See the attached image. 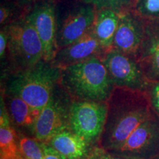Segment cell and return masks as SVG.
<instances>
[{
  "label": "cell",
  "instance_id": "obj_1",
  "mask_svg": "<svg viewBox=\"0 0 159 159\" xmlns=\"http://www.w3.org/2000/svg\"><path fill=\"white\" fill-rule=\"evenodd\" d=\"M99 147L114 153L145 120L156 114L148 91L114 87L108 100Z\"/></svg>",
  "mask_w": 159,
  "mask_h": 159
},
{
  "label": "cell",
  "instance_id": "obj_2",
  "mask_svg": "<svg viewBox=\"0 0 159 159\" xmlns=\"http://www.w3.org/2000/svg\"><path fill=\"white\" fill-rule=\"evenodd\" d=\"M59 86L71 100L107 102L114 88L102 59L91 58L61 69Z\"/></svg>",
  "mask_w": 159,
  "mask_h": 159
},
{
  "label": "cell",
  "instance_id": "obj_3",
  "mask_svg": "<svg viewBox=\"0 0 159 159\" xmlns=\"http://www.w3.org/2000/svg\"><path fill=\"white\" fill-rule=\"evenodd\" d=\"M60 76L61 69L42 60L31 68L7 75L4 90L23 99L38 118L58 84Z\"/></svg>",
  "mask_w": 159,
  "mask_h": 159
},
{
  "label": "cell",
  "instance_id": "obj_4",
  "mask_svg": "<svg viewBox=\"0 0 159 159\" xmlns=\"http://www.w3.org/2000/svg\"><path fill=\"white\" fill-rule=\"evenodd\" d=\"M8 35L7 75L30 69L43 60L41 40L30 21L23 17L4 26Z\"/></svg>",
  "mask_w": 159,
  "mask_h": 159
},
{
  "label": "cell",
  "instance_id": "obj_5",
  "mask_svg": "<svg viewBox=\"0 0 159 159\" xmlns=\"http://www.w3.org/2000/svg\"><path fill=\"white\" fill-rule=\"evenodd\" d=\"M107 112V102L71 100L69 128L94 146L102 133Z\"/></svg>",
  "mask_w": 159,
  "mask_h": 159
},
{
  "label": "cell",
  "instance_id": "obj_6",
  "mask_svg": "<svg viewBox=\"0 0 159 159\" xmlns=\"http://www.w3.org/2000/svg\"><path fill=\"white\" fill-rule=\"evenodd\" d=\"M71 102L70 97L57 84L31 128L33 137L47 143L55 135L68 128Z\"/></svg>",
  "mask_w": 159,
  "mask_h": 159
},
{
  "label": "cell",
  "instance_id": "obj_7",
  "mask_svg": "<svg viewBox=\"0 0 159 159\" xmlns=\"http://www.w3.org/2000/svg\"><path fill=\"white\" fill-rule=\"evenodd\" d=\"M102 61L114 87L148 90L152 81L146 77L135 57L112 49L105 55Z\"/></svg>",
  "mask_w": 159,
  "mask_h": 159
},
{
  "label": "cell",
  "instance_id": "obj_8",
  "mask_svg": "<svg viewBox=\"0 0 159 159\" xmlns=\"http://www.w3.org/2000/svg\"><path fill=\"white\" fill-rule=\"evenodd\" d=\"M131 159H155L159 156V116L145 120L114 153Z\"/></svg>",
  "mask_w": 159,
  "mask_h": 159
},
{
  "label": "cell",
  "instance_id": "obj_9",
  "mask_svg": "<svg viewBox=\"0 0 159 159\" xmlns=\"http://www.w3.org/2000/svg\"><path fill=\"white\" fill-rule=\"evenodd\" d=\"M26 18L35 27L43 48V60L51 62L57 51L56 7L53 0H38Z\"/></svg>",
  "mask_w": 159,
  "mask_h": 159
},
{
  "label": "cell",
  "instance_id": "obj_10",
  "mask_svg": "<svg viewBox=\"0 0 159 159\" xmlns=\"http://www.w3.org/2000/svg\"><path fill=\"white\" fill-rule=\"evenodd\" d=\"M145 19L133 11L122 13L113 41V49L137 60L144 40Z\"/></svg>",
  "mask_w": 159,
  "mask_h": 159
},
{
  "label": "cell",
  "instance_id": "obj_11",
  "mask_svg": "<svg viewBox=\"0 0 159 159\" xmlns=\"http://www.w3.org/2000/svg\"><path fill=\"white\" fill-rule=\"evenodd\" d=\"M96 12L94 6L84 3L67 13L57 25V50L74 42L90 30L94 25Z\"/></svg>",
  "mask_w": 159,
  "mask_h": 159
},
{
  "label": "cell",
  "instance_id": "obj_12",
  "mask_svg": "<svg viewBox=\"0 0 159 159\" xmlns=\"http://www.w3.org/2000/svg\"><path fill=\"white\" fill-rule=\"evenodd\" d=\"M106 53L95 35L92 27L79 39L59 49L50 63L57 68L63 69L93 57L103 59Z\"/></svg>",
  "mask_w": 159,
  "mask_h": 159
},
{
  "label": "cell",
  "instance_id": "obj_13",
  "mask_svg": "<svg viewBox=\"0 0 159 159\" xmlns=\"http://www.w3.org/2000/svg\"><path fill=\"white\" fill-rule=\"evenodd\" d=\"M137 61L150 81H159V19H145L144 40Z\"/></svg>",
  "mask_w": 159,
  "mask_h": 159
},
{
  "label": "cell",
  "instance_id": "obj_14",
  "mask_svg": "<svg viewBox=\"0 0 159 159\" xmlns=\"http://www.w3.org/2000/svg\"><path fill=\"white\" fill-rule=\"evenodd\" d=\"M47 144L51 145L67 159H87L94 147L69 128L55 135Z\"/></svg>",
  "mask_w": 159,
  "mask_h": 159
},
{
  "label": "cell",
  "instance_id": "obj_15",
  "mask_svg": "<svg viewBox=\"0 0 159 159\" xmlns=\"http://www.w3.org/2000/svg\"><path fill=\"white\" fill-rule=\"evenodd\" d=\"M122 13L111 8L97 10L93 30L107 52L113 49V41Z\"/></svg>",
  "mask_w": 159,
  "mask_h": 159
},
{
  "label": "cell",
  "instance_id": "obj_16",
  "mask_svg": "<svg viewBox=\"0 0 159 159\" xmlns=\"http://www.w3.org/2000/svg\"><path fill=\"white\" fill-rule=\"evenodd\" d=\"M1 97L3 99L13 124L18 127H29L30 128L33 127L37 116L30 106L23 99L4 89H2Z\"/></svg>",
  "mask_w": 159,
  "mask_h": 159
},
{
  "label": "cell",
  "instance_id": "obj_17",
  "mask_svg": "<svg viewBox=\"0 0 159 159\" xmlns=\"http://www.w3.org/2000/svg\"><path fill=\"white\" fill-rule=\"evenodd\" d=\"M0 153L16 159L19 155L18 136L11 125V119L1 97L0 111Z\"/></svg>",
  "mask_w": 159,
  "mask_h": 159
},
{
  "label": "cell",
  "instance_id": "obj_18",
  "mask_svg": "<svg viewBox=\"0 0 159 159\" xmlns=\"http://www.w3.org/2000/svg\"><path fill=\"white\" fill-rule=\"evenodd\" d=\"M18 147L21 156L25 159H43V142L35 137H28L23 134L18 135Z\"/></svg>",
  "mask_w": 159,
  "mask_h": 159
},
{
  "label": "cell",
  "instance_id": "obj_19",
  "mask_svg": "<svg viewBox=\"0 0 159 159\" xmlns=\"http://www.w3.org/2000/svg\"><path fill=\"white\" fill-rule=\"evenodd\" d=\"M132 11L142 19H159V0H134Z\"/></svg>",
  "mask_w": 159,
  "mask_h": 159
},
{
  "label": "cell",
  "instance_id": "obj_20",
  "mask_svg": "<svg viewBox=\"0 0 159 159\" xmlns=\"http://www.w3.org/2000/svg\"><path fill=\"white\" fill-rule=\"evenodd\" d=\"M83 3L92 5L97 10L111 8L121 13L132 11L134 0H82Z\"/></svg>",
  "mask_w": 159,
  "mask_h": 159
},
{
  "label": "cell",
  "instance_id": "obj_21",
  "mask_svg": "<svg viewBox=\"0 0 159 159\" xmlns=\"http://www.w3.org/2000/svg\"><path fill=\"white\" fill-rule=\"evenodd\" d=\"M87 159H131L125 157L116 156L108 152L99 145H94L91 149Z\"/></svg>",
  "mask_w": 159,
  "mask_h": 159
},
{
  "label": "cell",
  "instance_id": "obj_22",
  "mask_svg": "<svg viewBox=\"0 0 159 159\" xmlns=\"http://www.w3.org/2000/svg\"><path fill=\"white\" fill-rule=\"evenodd\" d=\"M148 91L152 108L159 116V81H152Z\"/></svg>",
  "mask_w": 159,
  "mask_h": 159
},
{
  "label": "cell",
  "instance_id": "obj_23",
  "mask_svg": "<svg viewBox=\"0 0 159 159\" xmlns=\"http://www.w3.org/2000/svg\"><path fill=\"white\" fill-rule=\"evenodd\" d=\"M7 46H8V35L5 27H2L0 32V58L2 66L5 67L7 63Z\"/></svg>",
  "mask_w": 159,
  "mask_h": 159
},
{
  "label": "cell",
  "instance_id": "obj_24",
  "mask_svg": "<svg viewBox=\"0 0 159 159\" xmlns=\"http://www.w3.org/2000/svg\"><path fill=\"white\" fill-rule=\"evenodd\" d=\"M43 159H67L66 157L55 150L54 148L47 143L43 142Z\"/></svg>",
  "mask_w": 159,
  "mask_h": 159
},
{
  "label": "cell",
  "instance_id": "obj_25",
  "mask_svg": "<svg viewBox=\"0 0 159 159\" xmlns=\"http://www.w3.org/2000/svg\"><path fill=\"white\" fill-rule=\"evenodd\" d=\"M11 7L9 5H2L0 8V24L2 27L7 25L11 22V18L13 14Z\"/></svg>",
  "mask_w": 159,
  "mask_h": 159
},
{
  "label": "cell",
  "instance_id": "obj_26",
  "mask_svg": "<svg viewBox=\"0 0 159 159\" xmlns=\"http://www.w3.org/2000/svg\"><path fill=\"white\" fill-rule=\"evenodd\" d=\"M0 159H11V158H9L8 156H5L2 153H0Z\"/></svg>",
  "mask_w": 159,
  "mask_h": 159
},
{
  "label": "cell",
  "instance_id": "obj_27",
  "mask_svg": "<svg viewBox=\"0 0 159 159\" xmlns=\"http://www.w3.org/2000/svg\"><path fill=\"white\" fill-rule=\"evenodd\" d=\"M32 0H19V2H21V4H24V5H25V4H28Z\"/></svg>",
  "mask_w": 159,
  "mask_h": 159
},
{
  "label": "cell",
  "instance_id": "obj_28",
  "mask_svg": "<svg viewBox=\"0 0 159 159\" xmlns=\"http://www.w3.org/2000/svg\"><path fill=\"white\" fill-rule=\"evenodd\" d=\"M16 159H25V158H24L23 157L21 156V154L19 153V155H18V156L16 157Z\"/></svg>",
  "mask_w": 159,
  "mask_h": 159
},
{
  "label": "cell",
  "instance_id": "obj_29",
  "mask_svg": "<svg viewBox=\"0 0 159 159\" xmlns=\"http://www.w3.org/2000/svg\"><path fill=\"white\" fill-rule=\"evenodd\" d=\"M155 159H159V156H158V157H157V158H156Z\"/></svg>",
  "mask_w": 159,
  "mask_h": 159
}]
</instances>
